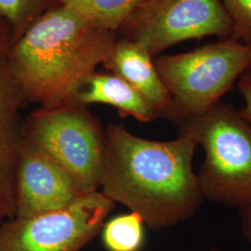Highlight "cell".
<instances>
[{
  "label": "cell",
  "mask_w": 251,
  "mask_h": 251,
  "mask_svg": "<svg viewBox=\"0 0 251 251\" xmlns=\"http://www.w3.org/2000/svg\"><path fill=\"white\" fill-rule=\"evenodd\" d=\"M102 193L141 216L153 231L179 225L203 203L194 157L198 144L187 131L171 141L147 140L121 124L105 128Z\"/></svg>",
  "instance_id": "cell-1"
},
{
  "label": "cell",
  "mask_w": 251,
  "mask_h": 251,
  "mask_svg": "<svg viewBox=\"0 0 251 251\" xmlns=\"http://www.w3.org/2000/svg\"><path fill=\"white\" fill-rule=\"evenodd\" d=\"M116 32L61 4L11 46V71L27 101L51 108L75 100L117 41Z\"/></svg>",
  "instance_id": "cell-2"
},
{
  "label": "cell",
  "mask_w": 251,
  "mask_h": 251,
  "mask_svg": "<svg viewBox=\"0 0 251 251\" xmlns=\"http://www.w3.org/2000/svg\"><path fill=\"white\" fill-rule=\"evenodd\" d=\"M171 96L164 118L178 127L204 115L251 66V45L226 39L153 59Z\"/></svg>",
  "instance_id": "cell-3"
},
{
  "label": "cell",
  "mask_w": 251,
  "mask_h": 251,
  "mask_svg": "<svg viewBox=\"0 0 251 251\" xmlns=\"http://www.w3.org/2000/svg\"><path fill=\"white\" fill-rule=\"evenodd\" d=\"M178 131L193 135L204 152L198 172L204 199L237 209L251 204V125L239 111L221 100Z\"/></svg>",
  "instance_id": "cell-4"
},
{
  "label": "cell",
  "mask_w": 251,
  "mask_h": 251,
  "mask_svg": "<svg viewBox=\"0 0 251 251\" xmlns=\"http://www.w3.org/2000/svg\"><path fill=\"white\" fill-rule=\"evenodd\" d=\"M23 141L60 166L81 195L100 187L106 135L86 106L73 100L37 109L24 121Z\"/></svg>",
  "instance_id": "cell-5"
},
{
  "label": "cell",
  "mask_w": 251,
  "mask_h": 251,
  "mask_svg": "<svg viewBox=\"0 0 251 251\" xmlns=\"http://www.w3.org/2000/svg\"><path fill=\"white\" fill-rule=\"evenodd\" d=\"M115 202L102 192L59 210L0 225V251H81L101 231Z\"/></svg>",
  "instance_id": "cell-6"
},
{
  "label": "cell",
  "mask_w": 251,
  "mask_h": 251,
  "mask_svg": "<svg viewBox=\"0 0 251 251\" xmlns=\"http://www.w3.org/2000/svg\"><path fill=\"white\" fill-rule=\"evenodd\" d=\"M119 31L153 57L181 41L233 35V26L221 0H145Z\"/></svg>",
  "instance_id": "cell-7"
},
{
  "label": "cell",
  "mask_w": 251,
  "mask_h": 251,
  "mask_svg": "<svg viewBox=\"0 0 251 251\" xmlns=\"http://www.w3.org/2000/svg\"><path fill=\"white\" fill-rule=\"evenodd\" d=\"M10 28L0 19V225L15 217L16 179L23 147L21 111L27 100L9 64Z\"/></svg>",
  "instance_id": "cell-8"
},
{
  "label": "cell",
  "mask_w": 251,
  "mask_h": 251,
  "mask_svg": "<svg viewBox=\"0 0 251 251\" xmlns=\"http://www.w3.org/2000/svg\"><path fill=\"white\" fill-rule=\"evenodd\" d=\"M82 196L60 166L23 141L16 179L15 217L29 218L59 210Z\"/></svg>",
  "instance_id": "cell-9"
},
{
  "label": "cell",
  "mask_w": 251,
  "mask_h": 251,
  "mask_svg": "<svg viewBox=\"0 0 251 251\" xmlns=\"http://www.w3.org/2000/svg\"><path fill=\"white\" fill-rule=\"evenodd\" d=\"M103 66L137 90L163 117L171 105V96L153 63L144 48L124 38L117 39Z\"/></svg>",
  "instance_id": "cell-10"
},
{
  "label": "cell",
  "mask_w": 251,
  "mask_h": 251,
  "mask_svg": "<svg viewBox=\"0 0 251 251\" xmlns=\"http://www.w3.org/2000/svg\"><path fill=\"white\" fill-rule=\"evenodd\" d=\"M75 100L83 106L92 103L112 105L118 109L121 117H134L142 123L153 122L159 117L137 90L113 73H94Z\"/></svg>",
  "instance_id": "cell-11"
},
{
  "label": "cell",
  "mask_w": 251,
  "mask_h": 251,
  "mask_svg": "<svg viewBox=\"0 0 251 251\" xmlns=\"http://www.w3.org/2000/svg\"><path fill=\"white\" fill-rule=\"evenodd\" d=\"M145 0H62V4L92 24L109 31H119Z\"/></svg>",
  "instance_id": "cell-12"
},
{
  "label": "cell",
  "mask_w": 251,
  "mask_h": 251,
  "mask_svg": "<svg viewBox=\"0 0 251 251\" xmlns=\"http://www.w3.org/2000/svg\"><path fill=\"white\" fill-rule=\"evenodd\" d=\"M144 222L135 212L118 215L104 224L102 243L107 251H141L145 239Z\"/></svg>",
  "instance_id": "cell-13"
},
{
  "label": "cell",
  "mask_w": 251,
  "mask_h": 251,
  "mask_svg": "<svg viewBox=\"0 0 251 251\" xmlns=\"http://www.w3.org/2000/svg\"><path fill=\"white\" fill-rule=\"evenodd\" d=\"M62 4V0H0V19L10 28L12 45L37 19Z\"/></svg>",
  "instance_id": "cell-14"
},
{
  "label": "cell",
  "mask_w": 251,
  "mask_h": 251,
  "mask_svg": "<svg viewBox=\"0 0 251 251\" xmlns=\"http://www.w3.org/2000/svg\"><path fill=\"white\" fill-rule=\"evenodd\" d=\"M233 23V35L251 45V0H221Z\"/></svg>",
  "instance_id": "cell-15"
},
{
  "label": "cell",
  "mask_w": 251,
  "mask_h": 251,
  "mask_svg": "<svg viewBox=\"0 0 251 251\" xmlns=\"http://www.w3.org/2000/svg\"><path fill=\"white\" fill-rule=\"evenodd\" d=\"M237 88L244 101V106L239 110V114L251 125V66L237 81Z\"/></svg>",
  "instance_id": "cell-16"
},
{
  "label": "cell",
  "mask_w": 251,
  "mask_h": 251,
  "mask_svg": "<svg viewBox=\"0 0 251 251\" xmlns=\"http://www.w3.org/2000/svg\"><path fill=\"white\" fill-rule=\"evenodd\" d=\"M240 218V230L244 238L251 246V204L238 208Z\"/></svg>",
  "instance_id": "cell-17"
},
{
  "label": "cell",
  "mask_w": 251,
  "mask_h": 251,
  "mask_svg": "<svg viewBox=\"0 0 251 251\" xmlns=\"http://www.w3.org/2000/svg\"><path fill=\"white\" fill-rule=\"evenodd\" d=\"M210 251H223V250H220V249H217V248H212Z\"/></svg>",
  "instance_id": "cell-18"
}]
</instances>
